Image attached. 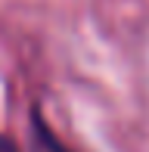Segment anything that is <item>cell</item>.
<instances>
[{
  "label": "cell",
  "instance_id": "6da1fadb",
  "mask_svg": "<svg viewBox=\"0 0 149 152\" xmlns=\"http://www.w3.org/2000/svg\"><path fill=\"white\" fill-rule=\"evenodd\" d=\"M31 134H34V152H69L62 143L56 140L53 127H50L44 118H40L37 112L31 115Z\"/></svg>",
  "mask_w": 149,
  "mask_h": 152
},
{
  "label": "cell",
  "instance_id": "7a4b0ae2",
  "mask_svg": "<svg viewBox=\"0 0 149 152\" xmlns=\"http://www.w3.org/2000/svg\"><path fill=\"white\" fill-rule=\"evenodd\" d=\"M0 152H19V143L9 134H0Z\"/></svg>",
  "mask_w": 149,
  "mask_h": 152
}]
</instances>
